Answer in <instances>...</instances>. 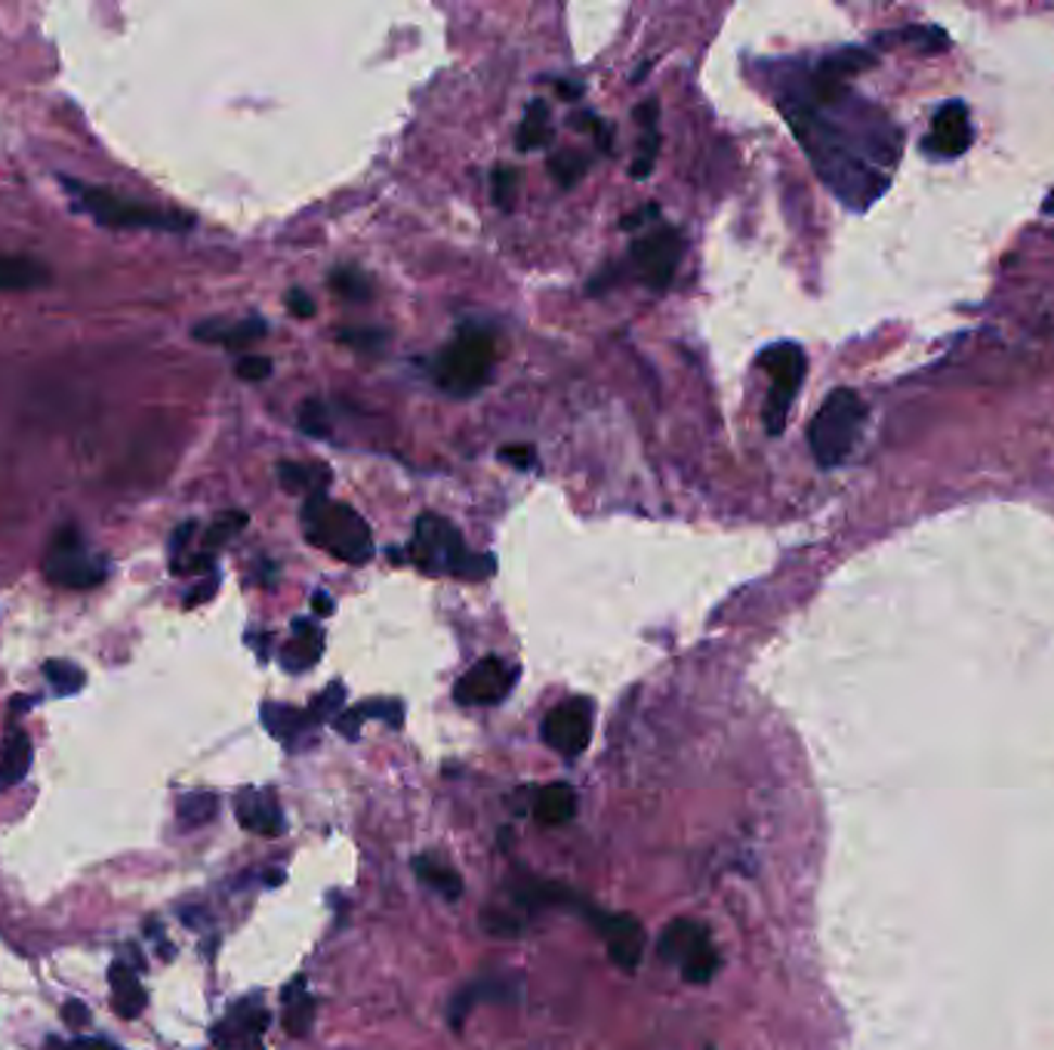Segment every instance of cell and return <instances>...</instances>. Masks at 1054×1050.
<instances>
[{
	"instance_id": "obj_6",
	"label": "cell",
	"mask_w": 1054,
	"mask_h": 1050,
	"mask_svg": "<svg viewBox=\"0 0 1054 1050\" xmlns=\"http://www.w3.org/2000/svg\"><path fill=\"white\" fill-rule=\"evenodd\" d=\"M759 367L771 376L762 420H765V432L774 438V435H784L792 401H796V395H799V388L805 382L808 358L802 345L777 343L767 345L765 351L759 355Z\"/></svg>"
},
{
	"instance_id": "obj_21",
	"label": "cell",
	"mask_w": 1054,
	"mask_h": 1050,
	"mask_svg": "<svg viewBox=\"0 0 1054 1050\" xmlns=\"http://www.w3.org/2000/svg\"><path fill=\"white\" fill-rule=\"evenodd\" d=\"M553 136H556L553 133V112L543 99H534L524 108V120L516 133L518 152H539L553 142Z\"/></svg>"
},
{
	"instance_id": "obj_3",
	"label": "cell",
	"mask_w": 1054,
	"mask_h": 1050,
	"mask_svg": "<svg viewBox=\"0 0 1054 1050\" xmlns=\"http://www.w3.org/2000/svg\"><path fill=\"white\" fill-rule=\"evenodd\" d=\"M866 425V404L854 388H836L808 425V444L821 469H836L854 453Z\"/></svg>"
},
{
	"instance_id": "obj_1",
	"label": "cell",
	"mask_w": 1054,
	"mask_h": 1050,
	"mask_svg": "<svg viewBox=\"0 0 1054 1050\" xmlns=\"http://www.w3.org/2000/svg\"><path fill=\"white\" fill-rule=\"evenodd\" d=\"M407 558L426 576H457V579H487L497 571L494 554L469 552L462 534L435 512H422L414 527V542Z\"/></svg>"
},
{
	"instance_id": "obj_40",
	"label": "cell",
	"mask_w": 1054,
	"mask_h": 1050,
	"mask_svg": "<svg viewBox=\"0 0 1054 1050\" xmlns=\"http://www.w3.org/2000/svg\"><path fill=\"white\" fill-rule=\"evenodd\" d=\"M499 459L512 462L518 472H528V469L537 465V450H534V444H509V447L499 450Z\"/></svg>"
},
{
	"instance_id": "obj_11",
	"label": "cell",
	"mask_w": 1054,
	"mask_h": 1050,
	"mask_svg": "<svg viewBox=\"0 0 1054 1050\" xmlns=\"http://www.w3.org/2000/svg\"><path fill=\"white\" fill-rule=\"evenodd\" d=\"M518 668L499 656H484L469 668L454 688V700L460 706H497L516 688Z\"/></svg>"
},
{
	"instance_id": "obj_13",
	"label": "cell",
	"mask_w": 1054,
	"mask_h": 1050,
	"mask_svg": "<svg viewBox=\"0 0 1054 1050\" xmlns=\"http://www.w3.org/2000/svg\"><path fill=\"white\" fill-rule=\"evenodd\" d=\"M595 924L605 936V946H608L613 964L620 971L633 974L642 964L645 946H648V934H645L642 921L635 915H595Z\"/></svg>"
},
{
	"instance_id": "obj_7",
	"label": "cell",
	"mask_w": 1054,
	"mask_h": 1050,
	"mask_svg": "<svg viewBox=\"0 0 1054 1050\" xmlns=\"http://www.w3.org/2000/svg\"><path fill=\"white\" fill-rule=\"evenodd\" d=\"M43 576L59 589L87 592V589H97L105 582L109 567L102 558L87 552V542L75 524H65L50 539V549L43 558Z\"/></svg>"
},
{
	"instance_id": "obj_48",
	"label": "cell",
	"mask_w": 1054,
	"mask_h": 1050,
	"mask_svg": "<svg viewBox=\"0 0 1054 1050\" xmlns=\"http://www.w3.org/2000/svg\"><path fill=\"white\" fill-rule=\"evenodd\" d=\"M707 1050H715V1048H707Z\"/></svg>"
},
{
	"instance_id": "obj_33",
	"label": "cell",
	"mask_w": 1054,
	"mask_h": 1050,
	"mask_svg": "<svg viewBox=\"0 0 1054 1050\" xmlns=\"http://www.w3.org/2000/svg\"><path fill=\"white\" fill-rule=\"evenodd\" d=\"M586 167H589V161L576 152H556L553 154V161H549V170H553V176H556L561 189L576 185V182L583 179Z\"/></svg>"
},
{
	"instance_id": "obj_41",
	"label": "cell",
	"mask_w": 1054,
	"mask_h": 1050,
	"mask_svg": "<svg viewBox=\"0 0 1054 1050\" xmlns=\"http://www.w3.org/2000/svg\"><path fill=\"white\" fill-rule=\"evenodd\" d=\"M288 308H290V315H293V318H300V321H306V318L315 315V303H312V296H308L306 290H300V286H293V290L288 293Z\"/></svg>"
},
{
	"instance_id": "obj_18",
	"label": "cell",
	"mask_w": 1054,
	"mask_h": 1050,
	"mask_svg": "<svg viewBox=\"0 0 1054 1050\" xmlns=\"http://www.w3.org/2000/svg\"><path fill=\"white\" fill-rule=\"evenodd\" d=\"M31 737L22 727H7L0 745V792L20 785L31 770Z\"/></svg>"
},
{
	"instance_id": "obj_31",
	"label": "cell",
	"mask_w": 1054,
	"mask_h": 1050,
	"mask_svg": "<svg viewBox=\"0 0 1054 1050\" xmlns=\"http://www.w3.org/2000/svg\"><path fill=\"white\" fill-rule=\"evenodd\" d=\"M244 527H247V515H244V512H226V515H219L211 524V530L204 534V546H201V552L216 554L219 546H226L231 536L238 534V530H244Z\"/></svg>"
},
{
	"instance_id": "obj_32",
	"label": "cell",
	"mask_w": 1054,
	"mask_h": 1050,
	"mask_svg": "<svg viewBox=\"0 0 1054 1050\" xmlns=\"http://www.w3.org/2000/svg\"><path fill=\"white\" fill-rule=\"evenodd\" d=\"M330 286L340 293V296H345V299H358V303H367L370 299V281L365 278V271H358V268H336L333 274H330Z\"/></svg>"
},
{
	"instance_id": "obj_35",
	"label": "cell",
	"mask_w": 1054,
	"mask_h": 1050,
	"mask_svg": "<svg viewBox=\"0 0 1054 1050\" xmlns=\"http://www.w3.org/2000/svg\"><path fill=\"white\" fill-rule=\"evenodd\" d=\"M343 700H345V688L343 684H330L327 690H321L315 700H312V706H308V715L315 718V725H321V721H327L330 715H340V708H343Z\"/></svg>"
},
{
	"instance_id": "obj_30",
	"label": "cell",
	"mask_w": 1054,
	"mask_h": 1050,
	"mask_svg": "<svg viewBox=\"0 0 1054 1050\" xmlns=\"http://www.w3.org/2000/svg\"><path fill=\"white\" fill-rule=\"evenodd\" d=\"M43 675H47V681L53 684L59 696H72V693H77V690L87 684L84 668L68 663V660H47L43 663Z\"/></svg>"
},
{
	"instance_id": "obj_45",
	"label": "cell",
	"mask_w": 1054,
	"mask_h": 1050,
	"mask_svg": "<svg viewBox=\"0 0 1054 1050\" xmlns=\"http://www.w3.org/2000/svg\"><path fill=\"white\" fill-rule=\"evenodd\" d=\"M657 207L653 204H648V207H642L638 213H633V216H623V229H635V226H642V219H651V216H657Z\"/></svg>"
},
{
	"instance_id": "obj_23",
	"label": "cell",
	"mask_w": 1054,
	"mask_h": 1050,
	"mask_svg": "<svg viewBox=\"0 0 1054 1050\" xmlns=\"http://www.w3.org/2000/svg\"><path fill=\"white\" fill-rule=\"evenodd\" d=\"M657 102H645L635 117H638V127H642V136H638V154L633 161V179H648L657 167V149H660V133H657Z\"/></svg>"
},
{
	"instance_id": "obj_47",
	"label": "cell",
	"mask_w": 1054,
	"mask_h": 1050,
	"mask_svg": "<svg viewBox=\"0 0 1054 1050\" xmlns=\"http://www.w3.org/2000/svg\"><path fill=\"white\" fill-rule=\"evenodd\" d=\"M1042 210H1045V213H1054V191H1052V194H1049V197H1045V204H1042Z\"/></svg>"
},
{
	"instance_id": "obj_42",
	"label": "cell",
	"mask_w": 1054,
	"mask_h": 1050,
	"mask_svg": "<svg viewBox=\"0 0 1054 1050\" xmlns=\"http://www.w3.org/2000/svg\"><path fill=\"white\" fill-rule=\"evenodd\" d=\"M62 1020H65L68 1026L80 1029V1026H87V1023H90V1008H87L80 998H68V1001L62 1004Z\"/></svg>"
},
{
	"instance_id": "obj_20",
	"label": "cell",
	"mask_w": 1054,
	"mask_h": 1050,
	"mask_svg": "<svg viewBox=\"0 0 1054 1050\" xmlns=\"http://www.w3.org/2000/svg\"><path fill=\"white\" fill-rule=\"evenodd\" d=\"M263 725H266V730H269L275 740L296 745V740L306 737V730L315 727V718L308 715V708H293L284 706V703H266L263 706Z\"/></svg>"
},
{
	"instance_id": "obj_44",
	"label": "cell",
	"mask_w": 1054,
	"mask_h": 1050,
	"mask_svg": "<svg viewBox=\"0 0 1054 1050\" xmlns=\"http://www.w3.org/2000/svg\"><path fill=\"white\" fill-rule=\"evenodd\" d=\"M312 607H315V613H318V616H330L336 604H333V598H330L327 592H315V594H312Z\"/></svg>"
},
{
	"instance_id": "obj_39",
	"label": "cell",
	"mask_w": 1054,
	"mask_h": 1050,
	"mask_svg": "<svg viewBox=\"0 0 1054 1050\" xmlns=\"http://www.w3.org/2000/svg\"><path fill=\"white\" fill-rule=\"evenodd\" d=\"M383 340L385 336L377 330H340V343L352 345L358 351H380Z\"/></svg>"
},
{
	"instance_id": "obj_12",
	"label": "cell",
	"mask_w": 1054,
	"mask_h": 1050,
	"mask_svg": "<svg viewBox=\"0 0 1054 1050\" xmlns=\"http://www.w3.org/2000/svg\"><path fill=\"white\" fill-rule=\"evenodd\" d=\"M269 1008L259 995H247L234 1001L226 1016L211 1029L213 1048L219 1050H250L259 1045V1038L269 1029Z\"/></svg>"
},
{
	"instance_id": "obj_36",
	"label": "cell",
	"mask_w": 1054,
	"mask_h": 1050,
	"mask_svg": "<svg viewBox=\"0 0 1054 1050\" xmlns=\"http://www.w3.org/2000/svg\"><path fill=\"white\" fill-rule=\"evenodd\" d=\"M491 185H494V204H497L499 210H512L518 191V172L512 167H497Z\"/></svg>"
},
{
	"instance_id": "obj_8",
	"label": "cell",
	"mask_w": 1054,
	"mask_h": 1050,
	"mask_svg": "<svg viewBox=\"0 0 1054 1050\" xmlns=\"http://www.w3.org/2000/svg\"><path fill=\"white\" fill-rule=\"evenodd\" d=\"M657 949H660L663 961L678 964V971L688 983H710L712 974L719 971V952L712 946L707 927H700L697 921H688V918L672 921L660 936Z\"/></svg>"
},
{
	"instance_id": "obj_22",
	"label": "cell",
	"mask_w": 1054,
	"mask_h": 1050,
	"mask_svg": "<svg viewBox=\"0 0 1054 1050\" xmlns=\"http://www.w3.org/2000/svg\"><path fill=\"white\" fill-rule=\"evenodd\" d=\"M315 1023V998L308 993L306 976H296L284 989V1029L293 1038H303Z\"/></svg>"
},
{
	"instance_id": "obj_26",
	"label": "cell",
	"mask_w": 1054,
	"mask_h": 1050,
	"mask_svg": "<svg viewBox=\"0 0 1054 1050\" xmlns=\"http://www.w3.org/2000/svg\"><path fill=\"white\" fill-rule=\"evenodd\" d=\"M50 281V268L31 256H0V290H35Z\"/></svg>"
},
{
	"instance_id": "obj_37",
	"label": "cell",
	"mask_w": 1054,
	"mask_h": 1050,
	"mask_svg": "<svg viewBox=\"0 0 1054 1050\" xmlns=\"http://www.w3.org/2000/svg\"><path fill=\"white\" fill-rule=\"evenodd\" d=\"M234 373H238L244 382L269 380L271 358H266V355H244V358L238 361V367H234Z\"/></svg>"
},
{
	"instance_id": "obj_27",
	"label": "cell",
	"mask_w": 1054,
	"mask_h": 1050,
	"mask_svg": "<svg viewBox=\"0 0 1054 1050\" xmlns=\"http://www.w3.org/2000/svg\"><path fill=\"white\" fill-rule=\"evenodd\" d=\"M278 481L288 494H300V497H315V494H327L330 484V472L325 465H303V462H278Z\"/></svg>"
},
{
	"instance_id": "obj_28",
	"label": "cell",
	"mask_w": 1054,
	"mask_h": 1050,
	"mask_svg": "<svg viewBox=\"0 0 1054 1050\" xmlns=\"http://www.w3.org/2000/svg\"><path fill=\"white\" fill-rule=\"evenodd\" d=\"M414 872L426 887H432L444 899H460L462 879L457 875V869H450V866H444V862L432 857H417L414 859Z\"/></svg>"
},
{
	"instance_id": "obj_17",
	"label": "cell",
	"mask_w": 1054,
	"mask_h": 1050,
	"mask_svg": "<svg viewBox=\"0 0 1054 1050\" xmlns=\"http://www.w3.org/2000/svg\"><path fill=\"white\" fill-rule=\"evenodd\" d=\"M194 340L211 345H226V348H244V345H253L256 340L266 336V321L263 318H247V321H223V318H211L204 324H198L192 330Z\"/></svg>"
},
{
	"instance_id": "obj_16",
	"label": "cell",
	"mask_w": 1054,
	"mask_h": 1050,
	"mask_svg": "<svg viewBox=\"0 0 1054 1050\" xmlns=\"http://www.w3.org/2000/svg\"><path fill=\"white\" fill-rule=\"evenodd\" d=\"M325 653V631L308 619H293V638L281 648V666L300 675L308 671Z\"/></svg>"
},
{
	"instance_id": "obj_38",
	"label": "cell",
	"mask_w": 1054,
	"mask_h": 1050,
	"mask_svg": "<svg viewBox=\"0 0 1054 1050\" xmlns=\"http://www.w3.org/2000/svg\"><path fill=\"white\" fill-rule=\"evenodd\" d=\"M47 1050H120L115 1041L99 1038V1035H84V1038H72V1041H59V1038H47Z\"/></svg>"
},
{
	"instance_id": "obj_2",
	"label": "cell",
	"mask_w": 1054,
	"mask_h": 1050,
	"mask_svg": "<svg viewBox=\"0 0 1054 1050\" xmlns=\"http://www.w3.org/2000/svg\"><path fill=\"white\" fill-rule=\"evenodd\" d=\"M303 534L312 546L325 549L330 558L343 561V564H367L377 546H373V534L367 527V521L352 505L336 502L327 494H315L306 499L303 505Z\"/></svg>"
},
{
	"instance_id": "obj_43",
	"label": "cell",
	"mask_w": 1054,
	"mask_h": 1050,
	"mask_svg": "<svg viewBox=\"0 0 1054 1050\" xmlns=\"http://www.w3.org/2000/svg\"><path fill=\"white\" fill-rule=\"evenodd\" d=\"M216 586H219V576H216V573H211V576H207L204 582H198L192 592L186 594V607H198V604L211 601L213 592H216Z\"/></svg>"
},
{
	"instance_id": "obj_29",
	"label": "cell",
	"mask_w": 1054,
	"mask_h": 1050,
	"mask_svg": "<svg viewBox=\"0 0 1054 1050\" xmlns=\"http://www.w3.org/2000/svg\"><path fill=\"white\" fill-rule=\"evenodd\" d=\"M219 814V798L213 792H189L176 804V820L182 829H201Z\"/></svg>"
},
{
	"instance_id": "obj_24",
	"label": "cell",
	"mask_w": 1054,
	"mask_h": 1050,
	"mask_svg": "<svg viewBox=\"0 0 1054 1050\" xmlns=\"http://www.w3.org/2000/svg\"><path fill=\"white\" fill-rule=\"evenodd\" d=\"M365 718H385L389 727H402L404 706L398 703V700H367V703H361L358 708L343 712V715L336 718V730L343 733L345 740H355Z\"/></svg>"
},
{
	"instance_id": "obj_9",
	"label": "cell",
	"mask_w": 1054,
	"mask_h": 1050,
	"mask_svg": "<svg viewBox=\"0 0 1054 1050\" xmlns=\"http://www.w3.org/2000/svg\"><path fill=\"white\" fill-rule=\"evenodd\" d=\"M682 256H685V238H682V231L670 229V226L651 231L648 238H638L630 253L635 278L651 290H666L672 284Z\"/></svg>"
},
{
	"instance_id": "obj_46",
	"label": "cell",
	"mask_w": 1054,
	"mask_h": 1050,
	"mask_svg": "<svg viewBox=\"0 0 1054 1050\" xmlns=\"http://www.w3.org/2000/svg\"><path fill=\"white\" fill-rule=\"evenodd\" d=\"M558 93L564 95L568 102H574L576 95H580V87H571V84H558Z\"/></svg>"
},
{
	"instance_id": "obj_4",
	"label": "cell",
	"mask_w": 1054,
	"mask_h": 1050,
	"mask_svg": "<svg viewBox=\"0 0 1054 1050\" xmlns=\"http://www.w3.org/2000/svg\"><path fill=\"white\" fill-rule=\"evenodd\" d=\"M497 363V345L487 330L462 326L454 343L444 345L435 358V382L450 398H472L491 382Z\"/></svg>"
},
{
	"instance_id": "obj_14",
	"label": "cell",
	"mask_w": 1054,
	"mask_h": 1050,
	"mask_svg": "<svg viewBox=\"0 0 1054 1050\" xmlns=\"http://www.w3.org/2000/svg\"><path fill=\"white\" fill-rule=\"evenodd\" d=\"M972 139H975V130H972V117H968L965 102L950 99L931 117V130H928V139H925V149L935 152L938 157H958V154L968 152Z\"/></svg>"
},
{
	"instance_id": "obj_19",
	"label": "cell",
	"mask_w": 1054,
	"mask_h": 1050,
	"mask_svg": "<svg viewBox=\"0 0 1054 1050\" xmlns=\"http://www.w3.org/2000/svg\"><path fill=\"white\" fill-rule=\"evenodd\" d=\"M109 986H112V1008L124 1020H136L139 1013L145 1011V989H142L139 976H136V968H130V961H124V958L112 961Z\"/></svg>"
},
{
	"instance_id": "obj_15",
	"label": "cell",
	"mask_w": 1054,
	"mask_h": 1050,
	"mask_svg": "<svg viewBox=\"0 0 1054 1050\" xmlns=\"http://www.w3.org/2000/svg\"><path fill=\"white\" fill-rule=\"evenodd\" d=\"M234 817L253 835L275 838V835L284 832V814H281V807H278L269 789H244L234 798Z\"/></svg>"
},
{
	"instance_id": "obj_25",
	"label": "cell",
	"mask_w": 1054,
	"mask_h": 1050,
	"mask_svg": "<svg viewBox=\"0 0 1054 1050\" xmlns=\"http://www.w3.org/2000/svg\"><path fill=\"white\" fill-rule=\"evenodd\" d=\"M576 814V792L568 783H553L546 785L537 795L534 804V817L543 825H564L574 820Z\"/></svg>"
},
{
	"instance_id": "obj_5",
	"label": "cell",
	"mask_w": 1054,
	"mask_h": 1050,
	"mask_svg": "<svg viewBox=\"0 0 1054 1050\" xmlns=\"http://www.w3.org/2000/svg\"><path fill=\"white\" fill-rule=\"evenodd\" d=\"M68 191L75 194L80 210H87L99 226H109V229H192V216L164 213L157 207H149V204H136L130 197H117V194L105 189H93V185H84V182H68Z\"/></svg>"
},
{
	"instance_id": "obj_34",
	"label": "cell",
	"mask_w": 1054,
	"mask_h": 1050,
	"mask_svg": "<svg viewBox=\"0 0 1054 1050\" xmlns=\"http://www.w3.org/2000/svg\"><path fill=\"white\" fill-rule=\"evenodd\" d=\"M300 432H306L308 438H327L330 435L327 407L318 398H308V401L300 404Z\"/></svg>"
},
{
	"instance_id": "obj_10",
	"label": "cell",
	"mask_w": 1054,
	"mask_h": 1050,
	"mask_svg": "<svg viewBox=\"0 0 1054 1050\" xmlns=\"http://www.w3.org/2000/svg\"><path fill=\"white\" fill-rule=\"evenodd\" d=\"M543 743L564 758H576L586 752L593 737V703L589 700H564L543 718Z\"/></svg>"
}]
</instances>
